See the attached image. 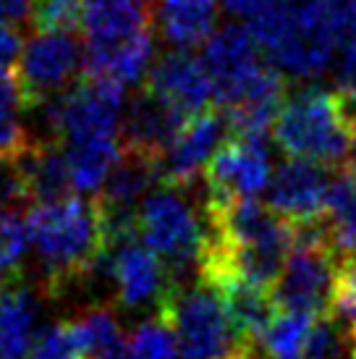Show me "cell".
Here are the masks:
<instances>
[{
  "label": "cell",
  "mask_w": 356,
  "mask_h": 359,
  "mask_svg": "<svg viewBox=\"0 0 356 359\" xmlns=\"http://www.w3.org/2000/svg\"><path fill=\"white\" fill-rule=\"evenodd\" d=\"M228 134H231L228 113L220 105L218 108L212 105L186 118L160 158V181H165L168 187L186 189L199 173H205L207 163L220 150Z\"/></svg>",
  "instance_id": "9c48e42d"
},
{
  "label": "cell",
  "mask_w": 356,
  "mask_h": 359,
  "mask_svg": "<svg viewBox=\"0 0 356 359\" xmlns=\"http://www.w3.org/2000/svg\"><path fill=\"white\" fill-rule=\"evenodd\" d=\"M16 105L0 100V158L3 160H16L19 155L29 150L34 140L29 137L27 126L21 123Z\"/></svg>",
  "instance_id": "83f0119b"
},
{
  "label": "cell",
  "mask_w": 356,
  "mask_h": 359,
  "mask_svg": "<svg viewBox=\"0 0 356 359\" xmlns=\"http://www.w3.org/2000/svg\"><path fill=\"white\" fill-rule=\"evenodd\" d=\"M348 165L356 170V123L351 126V137H348Z\"/></svg>",
  "instance_id": "836d02e7"
},
{
  "label": "cell",
  "mask_w": 356,
  "mask_h": 359,
  "mask_svg": "<svg viewBox=\"0 0 356 359\" xmlns=\"http://www.w3.org/2000/svg\"><path fill=\"white\" fill-rule=\"evenodd\" d=\"M32 359H79V344L69 323H53L34 336Z\"/></svg>",
  "instance_id": "4316f807"
},
{
  "label": "cell",
  "mask_w": 356,
  "mask_h": 359,
  "mask_svg": "<svg viewBox=\"0 0 356 359\" xmlns=\"http://www.w3.org/2000/svg\"><path fill=\"white\" fill-rule=\"evenodd\" d=\"M29 247V226L13 208L0 210V286L16 280Z\"/></svg>",
  "instance_id": "603a6c76"
},
{
  "label": "cell",
  "mask_w": 356,
  "mask_h": 359,
  "mask_svg": "<svg viewBox=\"0 0 356 359\" xmlns=\"http://www.w3.org/2000/svg\"><path fill=\"white\" fill-rule=\"evenodd\" d=\"M333 309L341 320L356 330V255H343L338 262L336 286H333Z\"/></svg>",
  "instance_id": "f1b7e54d"
},
{
  "label": "cell",
  "mask_w": 356,
  "mask_h": 359,
  "mask_svg": "<svg viewBox=\"0 0 356 359\" xmlns=\"http://www.w3.org/2000/svg\"><path fill=\"white\" fill-rule=\"evenodd\" d=\"M327 226L338 252L356 255V170L333 179L327 194Z\"/></svg>",
  "instance_id": "7402d4cb"
},
{
  "label": "cell",
  "mask_w": 356,
  "mask_h": 359,
  "mask_svg": "<svg viewBox=\"0 0 356 359\" xmlns=\"http://www.w3.org/2000/svg\"><path fill=\"white\" fill-rule=\"evenodd\" d=\"M155 0H84V74L134 87L155 55Z\"/></svg>",
  "instance_id": "6da1fadb"
},
{
  "label": "cell",
  "mask_w": 356,
  "mask_h": 359,
  "mask_svg": "<svg viewBox=\"0 0 356 359\" xmlns=\"http://www.w3.org/2000/svg\"><path fill=\"white\" fill-rule=\"evenodd\" d=\"M71 328L79 344V359H129V339L110 309H89L71 320Z\"/></svg>",
  "instance_id": "44dd1931"
},
{
  "label": "cell",
  "mask_w": 356,
  "mask_h": 359,
  "mask_svg": "<svg viewBox=\"0 0 356 359\" xmlns=\"http://www.w3.org/2000/svg\"><path fill=\"white\" fill-rule=\"evenodd\" d=\"M144 90H149L163 102H168L184 118H191L202 110L212 108L215 102V87H212L205 60L181 48L160 55L149 66Z\"/></svg>",
  "instance_id": "8fae6325"
},
{
  "label": "cell",
  "mask_w": 356,
  "mask_h": 359,
  "mask_svg": "<svg viewBox=\"0 0 356 359\" xmlns=\"http://www.w3.org/2000/svg\"><path fill=\"white\" fill-rule=\"evenodd\" d=\"M354 37L356 40V0H346V11H343V34L341 40Z\"/></svg>",
  "instance_id": "d6a6232c"
},
{
  "label": "cell",
  "mask_w": 356,
  "mask_h": 359,
  "mask_svg": "<svg viewBox=\"0 0 356 359\" xmlns=\"http://www.w3.org/2000/svg\"><path fill=\"white\" fill-rule=\"evenodd\" d=\"M160 181V158L144 152L123 150L118 165L108 176L95 200L110 208H137V202Z\"/></svg>",
  "instance_id": "ffe728a7"
},
{
  "label": "cell",
  "mask_w": 356,
  "mask_h": 359,
  "mask_svg": "<svg viewBox=\"0 0 356 359\" xmlns=\"http://www.w3.org/2000/svg\"><path fill=\"white\" fill-rule=\"evenodd\" d=\"M184 121L186 118L178 110H173L168 102H163L142 87L131 105H126L123 110L118 140L123 150L163 158V152L168 150V144L173 142Z\"/></svg>",
  "instance_id": "5bb4252c"
},
{
  "label": "cell",
  "mask_w": 356,
  "mask_h": 359,
  "mask_svg": "<svg viewBox=\"0 0 356 359\" xmlns=\"http://www.w3.org/2000/svg\"><path fill=\"white\" fill-rule=\"evenodd\" d=\"M84 19V0H32L34 32H76Z\"/></svg>",
  "instance_id": "484cf974"
},
{
  "label": "cell",
  "mask_w": 356,
  "mask_h": 359,
  "mask_svg": "<svg viewBox=\"0 0 356 359\" xmlns=\"http://www.w3.org/2000/svg\"><path fill=\"white\" fill-rule=\"evenodd\" d=\"M63 147L69 158L74 191L81 194H95L102 189L123 155V144L118 137H89V140L66 142Z\"/></svg>",
  "instance_id": "ac0fdd59"
},
{
  "label": "cell",
  "mask_w": 356,
  "mask_h": 359,
  "mask_svg": "<svg viewBox=\"0 0 356 359\" xmlns=\"http://www.w3.org/2000/svg\"><path fill=\"white\" fill-rule=\"evenodd\" d=\"M13 71L21 87L24 110L37 108L81 79L84 50L74 32H34L24 42Z\"/></svg>",
  "instance_id": "ba28073f"
},
{
  "label": "cell",
  "mask_w": 356,
  "mask_h": 359,
  "mask_svg": "<svg viewBox=\"0 0 356 359\" xmlns=\"http://www.w3.org/2000/svg\"><path fill=\"white\" fill-rule=\"evenodd\" d=\"M291 226H294V247L283 262L273 294L286 312L320 318L333 309V286L338 273L333 252L338 250L330 236L327 220L317 218Z\"/></svg>",
  "instance_id": "277c9868"
},
{
  "label": "cell",
  "mask_w": 356,
  "mask_h": 359,
  "mask_svg": "<svg viewBox=\"0 0 356 359\" xmlns=\"http://www.w3.org/2000/svg\"><path fill=\"white\" fill-rule=\"evenodd\" d=\"M315 318L301 312H286L278 315L275 323L265 333V354L270 359H301V349L312 330Z\"/></svg>",
  "instance_id": "cb8c5ba5"
},
{
  "label": "cell",
  "mask_w": 356,
  "mask_h": 359,
  "mask_svg": "<svg viewBox=\"0 0 356 359\" xmlns=\"http://www.w3.org/2000/svg\"><path fill=\"white\" fill-rule=\"evenodd\" d=\"M223 359H257L254 357V351H252V344H244V346H238L233 354H228Z\"/></svg>",
  "instance_id": "e575fe53"
},
{
  "label": "cell",
  "mask_w": 356,
  "mask_h": 359,
  "mask_svg": "<svg viewBox=\"0 0 356 359\" xmlns=\"http://www.w3.org/2000/svg\"><path fill=\"white\" fill-rule=\"evenodd\" d=\"M336 92H338V100H341V108L346 113L348 123L354 126L356 123V76H343Z\"/></svg>",
  "instance_id": "1f68e13d"
},
{
  "label": "cell",
  "mask_w": 356,
  "mask_h": 359,
  "mask_svg": "<svg viewBox=\"0 0 356 359\" xmlns=\"http://www.w3.org/2000/svg\"><path fill=\"white\" fill-rule=\"evenodd\" d=\"M202 176H205V184H207L210 191L207 200H254L259 191H265L270 187V179H273L265 142H249L231 137L212 155Z\"/></svg>",
  "instance_id": "30bf717a"
},
{
  "label": "cell",
  "mask_w": 356,
  "mask_h": 359,
  "mask_svg": "<svg viewBox=\"0 0 356 359\" xmlns=\"http://www.w3.org/2000/svg\"><path fill=\"white\" fill-rule=\"evenodd\" d=\"M110 252V280L126 309L158 307L168 294V270L144 241H123Z\"/></svg>",
  "instance_id": "4fadbf2b"
},
{
  "label": "cell",
  "mask_w": 356,
  "mask_h": 359,
  "mask_svg": "<svg viewBox=\"0 0 356 359\" xmlns=\"http://www.w3.org/2000/svg\"><path fill=\"white\" fill-rule=\"evenodd\" d=\"M139 236L160 255L168 270V289H186V273L199 270L205 223L181 187H163L139 205Z\"/></svg>",
  "instance_id": "5b68a950"
},
{
  "label": "cell",
  "mask_w": 356,
  "mask_h": 359,
  "mask_svg": "<svg viewBox=\"0 0 356 359\" xmlns=\"http://www.w3.org/2000/svg\"><path fill=\"white\" fill-rule=\"evenodd\" d=\"M325 163L291 158L273 173L267 187V208L288 223H309L325 215L330 194Z\"/></svg>",
  "instance_id": "7c38bea8"
},
{
  "label": "cell",
  "mask_w": 356,
  "mask_h": 359,
  "mask_svg": "<svg viewBox=\"0 0 356 359\" xmlns=\"http://www.w3.org/2000/svg\"><path fill=\"white\" fill-rule=\"evenodd\" d=\"M37 299L16 283L0 286V359H24L34 344Z\"/></svg>",
  "instance_id": "d6986e66"
},
{
  "label": "cell",
  "mask_w": 356,
  "mask_h": 359,
  "mask_svg": "<svg viewBox=\"0 0 356 359\" xmlns=\"http://www.w3.org/2000/svg\"><path fill=\"white\" fill-rule=\"evenodd\" d=\"M158 315L170 323L184 359H223L244 346L218 291L205 280L194 289H168Z\"/></svg>",
  "instance_id": "8992f818"
},
{
  "label": "cell",
  "mask_w": 356,
  "mask_h": 359,
  "mask_svg": "<svg viewBox=\"0 0 356 359\" xmlns=\"http://www.w3.org/2000/svg\"><path fill=\"white\" fill-rule=\"evenodd\" d=\"M19 170L24 176L29 202H58L71 197L74 181H71L66 147L58 140L32 142L29 150L16 158Z\"/></svg>",
  "instance_id": "2e32d148"
},
{
  "label": "cell",
  "mask_w": 356,
  "mask_h": 359,
  "mask_svg": "<svg viewBox=\"0 0 356 359\" xmlns=\"http://www.w3.org/2000/svg\"><path fill=\"white\" fill-rule=\"evenodd\" d=\"M42 108L53 140L63 144L89 137H118L126 87L105 76L84 74L74 87L55 95Z\"/></svg>",
  "instance_id": "52a82bcc"
},
{
  "label": "cell",
  "mask_w": 356,
  "mask_h": 359,
  "mask_svg": "<svg viewBox=\"0 0 356 359\" xmlns=\"http://www.w3.org/2000/svg\"><path fill=\"white\" fill-rule=\"evenodd\" d=\"M27 226L29 244L45 270V289L53 297L81 283L87 270L108 250L95 200L66 197L34 205Z\"/></svg>",
  "instance_id": "7a4b0ae2"
},
{
  "label": "cell",
  "mask_w": 356,
  "mask_h": 359,
  "mask_svg": "<svg viewBox=\"0 0 356 359\" xmlns=\"http://www.w3.org/2000/svg\"><path fill=\"white\" fill-rule=\"evenodd\" d=\"M212 289L218 291L220 302L226 307V315L238 339L244 344H257V341L265 339V333L278 318V307H280L273 289H265V286L238 278L220 280Z\"/></svg>",
  "instance_id": "9a60e30c"
},
{
  "label": "cell",
  "mask_w": 356,
  "mask_h": 359,
  "mask_svg": "<svg viewBox=\"0 0 356 359\" xmlns=\"http://www.w3.org/2000/svg\"><path fill=\"white\" fill-rule=\"evenodd\" d=\"M178 341L165 318L144 320L129 336V359H176Z\"/></svg>",
  "instance_id": "d4e9b609"
},
{
  "label": "cell",
  "mask_w": 356,
  "mask_h": 359,
  "mask_svg": "<svg viewBox=\"0 0 356 359\" xmlns=\"http://www.w3.org/2000/svg\"><path fill=\"white\" fill-rule=\"evenodd\" d=\"M21 202H29V191L16 160L0 158V210L16 208Z\"/></svg>",
  "instance_id": "f546056e"
},
{
  "label": "cell",
  "mask_w": 356,
  "mask_h": 359,
  "mask_svg": "<svg viewBox=\"0 0 356 359\" xmlns=\"http://www.w3.org/2000/svg\"><path fill=\"white\" fill-rule=\"evenodd\" d=\"M351 123L341 108L338 92L301 87L278 110L273 140L291 158L336 165L348 158Z\"/></svg>",
  "instance_id": "3957f363"
},
{
  "label": "cell",
  "mask_w": 356,
  "mask_h": 359,
  "mask_svg": "<svg viewBox=\"0 0 356 359\" xmlns=\"http://www.w3.org/2000/svg\"><path fill=\"white\" fill-rule=\"evenodd\" d=\"M220 6L226 11H231L233 16H241V19H252V16H257L262 13L265 8L270 6H275L278 0H218Z\"/></svg>",
  "instance_id": "4dcf8cb0"
},
{
  "label": "cell",
  "mask_w": 356,
  "mask_h": 359,
  "mask_svg": "<svg viewBox=\"0 0 356 359\" xmlns=\"http://www.w3.org/2000/svg\"><path fill=\"white\" fill-rule=\"evenodd\" d=\"M218 0H160L158 27L181 50H194L218 29Z\"/></svg>",
  "instance_id": "e0dca14e"
}]
</instances>
